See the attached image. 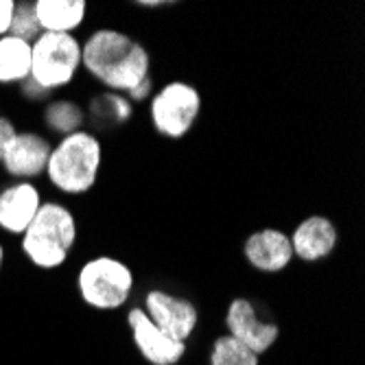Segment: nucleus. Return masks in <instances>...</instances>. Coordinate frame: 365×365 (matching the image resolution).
Listing matches in <instances>:
<instances>
[{
  "label": "nucleus",
  "instance_id": "obj_2",
  "mask_svg": "<svg viewBox=\"0 0 365 365\" xmlns=\"http://www.w3.org/2000/svg\"><path fill=\"white\" fill-rule=\"evenodd\" d=\"M75 241L77 221L73 212L57 202H42L22 235V252L38 269H57L68 260Z\"/></svg>",
  "mask_w": 365,
  "mask_h": 365
},
{
  "label": "nucleus",
  "instance_id": "obj_15",
  "mask_svg": "<svg viewBox=\"0 0 365 365\" xmlns=\"http://www.w3.org/2000/svg\"><path fill=\"white\" fill-rule=\"evenodd\" d=\"M31 75V44L14 36L0 38V83H22Z\"/></svg>",
  "mask_w": 365,
  "mask_h": 365
},
{
  "label": "nucleus",
  "instance_id": "obj_14",
  "mask_svg": "<svg viewBox=\"0 0 365 365\" xmlns=\"http://www.w3.org/2000/svg\"><path fill=\"white\" fill-rule=\"evenodd\" d=\"M42 33H73L88 14L86 0H36L33 3Z\"/></svg>",
  "mask_w": 365,
  "mask_h": 365
},
{
  "label": "nucleus",
  "instance_id": "obj_6",
  "mask_svg": "<svg viewBox=\"0 0 365 365\" xmlns=\"http://www.w3.org/2000/svg\"><path fill=\"white\" fill-rule=\"evenodd\" d=\"M199 110H202L199 92L190 83L171 81L155 92L151 101V120L158 134L178 140L192 129Z\"/></svg>",
  "mask_w": 365,
  "mask_h": 365
},
{
  "label": "nucleus",
  "instance_id": "obj_17",
  "mask_svg": "<svg viewBox=\"0 0 365 365\" xmlns=\"http://www.w3.org/2000/svg\"><path fill=\"white\" fill-rule=\"evenodd\" d=\"M210 365H258V354L239 339L223 335L212 346Z\"/></svg>",
  "mask_w": 365,
  "mask_h": 365
},
{
  "label": "nucleus",
  "instance_id": "obj_21",
  "mask_svg": "<svg viewBox=\"0 0 365 365\" xmlns=\"http://www.w3.org/2000/svg\"><path fill=\"white\" fill-rule=\"evenodd\" d=\"M149 92H151V79H145L140 86H136L134 90L129 92V98H134V101H143V98H147Z\"/></svg>",
  "mask_w": 365,
  "mask_h": 365
},
{
  "label": "nucleus",
  "instance_id": "obj_16",
  "mask_svg": "<svg viewBox=\"0 0 365 365\" xmlns=\"http://www.w3.org/2000/svg\"><path fill=\"white\" fill-rule=\"evenodd\" d=\"M83 118H86L83 110L73 101H55L46 108V114H44L48 129L63 136H71L75 131H79L83 125Z\"/></svg>",
  "mask_w": 365,
  "mask_h": 365
},
{
  "label": "nucleus",
  "instance_id": "obj_10",
  "mask_svg": "<svg viewBox=\"0 0 365 365\" xmlns=\"http://www.w3.org/2000/svg\"><path fill=\"white\" fill-rule=\"evenodd\" d=\"M127 322L131 328V335H134L136 348L151 365H175L184 356L186 344L164 335L147 317L145 309H131Z\"/></svg>",
  "mask_w": 365,
  "mask_h": 365
},
{
  "label": "nucleus",
  "instance_id": "obj_4",
  "mask_svg": "<svg viewBox=\"0 0 365 365\" xmlns=\"http://www.w3.org/2000/svg\"><path fill=\"white\" fill-rule=\"evenodd\" d=\"M81 66V42L73 33H42L31 44L29 79L44 92L73 83Z\"/></svg>",
  "mask_w": 365,
  "mask_h": 365
},
{
  "label": "nucleus",
  "instance_id": "obj_22",
  "mask_svg": "<svg viewBox=\"0 0 365 365\" xmlns=\"http://www.w3.org/2000/svg\"><path fill=\"white\" fill-rule=\"evenodd\" d=\"M3 260H5V250L0 245V269H3Z\"/></svg>",
  "mask_w": 365,
  "mask_h": 365
},
{
  "label": "nucleus",
  "instance_id": "obj_3",
  "mask_svg": "<svg viewBox=\"0 0 365 365\" xmlns=\"http://www.w3.org/2000/svg\"><path fill=\"white\" fill-rule=\"evenodd\" d=\"M101 160L103 147L98 138L79 129L53 145L44 173L57 190L66 195H83L96 184Z\"/></svg>",
  "mask_w": 365,
  "mask_h": 365
},
{
  "label": "nucleus",
  "instance_id": "obj_20",
  "mask_svg": "<svg viewBox=\"0 0 365 365\" xmlns=\"http://www.w3.org/2000/svg\"><path fill=\"white\" fill-rule=\"evenodd\" d=\"M16 134H18L16 125H14L9 118L0 116V160H3V151H5V147L11 143V138H14Z\"/></svg>",
  "mask_w": 365,
  "mask_h": 365
},
{
  "label": "nucleus",
  "instance_id": "obj_13",
  "mask_svg": "<svg viewBox=\"0 0 365 365\" xmlns=\"http://www.w3.org/2000/svg\"><path fill=\"white\" fill-rule=\"evenodd\" d=\"M289 241L293 247V256L302 258L307 262H317L335 252L339 235H337L335 223L328 217L313 215V217H307L293 230Z\"/></svg>",
  "mask_w": 365,
  "mask_h": 365
},
{
  "label": "nucleus",
  "instance_id": "obj_1",
  "mask_svg": "<svg viewBox=\"0 0 365 365\" xmlns=\"http://www.w3.org/2000/svg\"><path fill=\"white\" fill-rule=\"evenodd\" d=\"M81 66L114 92H131L149 79L147 48L116 29H98L81 44Z\"/></svg>",
  "mask_w": 365,
  "mask_h": 365
},
{
  "label": "nucleus",
  "instance_id": "obj_7",
  "mask_svg": "<svg viewBox=\"0 0 365 365\" xmlns=\"http://www.w3.org/2000/svg\"><path fill=\"white\" fill-rule=\"evenodd\" d=\"M145 313L164 335L175 341H184V344L197 326L195 304L186 300V297H178L160 289H153L147 293Z\"/></svg>",
  "mask_w": 365,
  "mask_h": 365
},
{
  "label": "nucleus",
  "instance_id": "obj_5",
  "mask_svg": "<svg viewBox=\"0 0 365 365\" xmlns=\"http://www.w3.org/2000/svg\"><path fill=\"white\" fill-rule=\"evenodd\" d=\"M77 287L83 302L98 311L120 309L134 289V274L114 256H96L79 269Z\"/></svg>",
  "mask_w": 365,
  "mask_h": 365
},
{
  "label": "nucleus",
  "instance_id": "obj_19",
  "mask_svg": "<svg viewBox=\"0 0 365 365\" xmlns=\"http://www.w3.org/2000/svg\"><path fill=\"white\" fill-rule=\"evenodd\" d=\"M14 9H16V3H14V0H0V38L9 36V26H11V18H14Z\"/></svg>",
  "mask_w": 365,
  "mask_h": 365
},
{
  "label": "nucleus",
  "instance_id": "obj_9",
  "mask_svg": "<svg viewBox=\"0 0 365 365\" xmlns=\"http://www.w3.org/2000/svg\"><path fill=\"white\" fill-rule=\"evenodd\" d=\"M225 326L230 330V337L245 344L258 356L267 352L280 337V328L276 324L258 319L254 304L245 297H237V300L230 302Z\"/></svg>",
  "mask_w": 365,
  "mask_h": 365
},
{
  "label": "nucleus",
  "instance_id": "obj_18",
  "mask_svg": "<svg viewBox=\"0 0 365 365\" xmlns=\"http://www.w3.org/2000/svg\"><path fill=\"white\" fill-rule=\"evenodd\" d=\"M9 36L24 40L29 44L36 42L42 36V29L38 24L36 11H33V3H16L11 26H9Z\"/></svg>",
  "mask_w": 365,
  "mask_h": 365
},
{
  "label": "nucleus",
  "instance_id": "obj_12",
  "mask_svg": "<svg viewBox=\"0 0 365 365\" xmlns=\"http://www.w3.org/2000/svg\"><path fill=\"white\" fill-rule=\"evenodd\" d=\"M42 206V195L31 182H16L0 190V227L7 235H24Z\"/></svg>",
  "mask_w": 365,
  "mask_h": 365
},
{
  "label": "nucleus",
  "instance_id": "obj_8",
  "mask_svg": "<svg viewBox=\"0 0 365 365\" xmlns=\"http://www.w3.org/2000/svg\"><path fill=\"white\" fill-rule=\"evenodd\" d=\"M53 145L36 131H18L3 151L0 164L16 180H31L46 171Z\"/></svg>",
  "mask_w": 365,
  "mask_h": 365
},
{
  "label": "nucleus",
  "instance_id": "obj_11",
  "mask_svg": "<svg viewBox=\"0 0 365 365\" xmlns=\"http://www.w3.org/2000/svg\"><path fill=\"white\" fill-rule=\"evenodd\" d=\"M243 254L254 269L264 274H278L293 260V247L289 235L276 227H264L247 237Z\"/></svg>",
  "mask_w": 365,
  "mask_h": 365
}]
</instances>
